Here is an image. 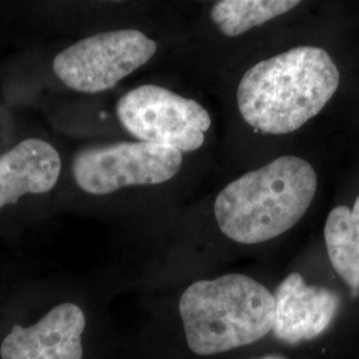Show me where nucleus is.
Listing matches in <instances>:
<instances>
[{"instance_id":"obj_7","label":"nucleus","mask_w":359,"mask_h":359,"mask_svg":"<svg viewBox=\"0 0 359 359\" xmlns=\"http://www.w3.org/2000/svg\"><path fill=\"white\" fill-rule=\"evenodd\" d=\"M274 294V337L287 345L320 338L335 321L341 298L334 290L310 285L299 273H292Z\"/></svg>"},{"instance_id":"obj_5","label":"nucleus","mask_w":359,"mask_h":359,"mask_svg":"<svg viewBox=\"0 0 359 359\" xmlns=\"http://www.w3.org/2000/svg\"><path fill=\"white\" fill-rule=\"evenodd\" d=\"M157 44L139 29H114L81 39L59 52L53 72L71 90L99 93L147 65Z\"/></svg>"},{"instance_id":"obj_3","label":"nucleus","mask_w":359,"mask_h":359,"mask_svg":"<svg viewBox=\"0 0 359 359\" xmlns=\"http://www.w3.org/2000/svg\"><path fill=\"white\" fill-rule=\"evenodd\" d=\"M187 344L209 357L253 345L273 330L274 294L238 273L192 283L180 298Z\"/></svg>"},{"instance_id":"obj_9","label":"nucleus","mask_w":359,"mask_h":359,"mask_svg":"<svg viewBox=\"0 0 359 359\" xmlns=\"http://www.w3.org/2000/svg\"><path fill=\"white\" fill-rule=\"evenodd\" d=\"M62 172L60 154L50 142L27 139L0 156V209L25 194L50 192Z\"/></svg>"},{"instance_id":"obj_12","label":"nucleus","mask_w":359,"mask_h":359,"mask_svg":"<svg viewBox=\"0 0 359 359\" xmlns=\"http://www.w3.org/2000/svg\"><path fill=\"white\" fill-rule=\"evenodd\" d=\"M258 359H286L281 357V355H265V357H261Z\"/></svg>"},{"instance_id":"obj_11","label":"nucleus","mask_w":359,"mask_h":359,"mask_svg":"<svg viewBox=\"0 0 359 359\" xmlns=\"http://www.w3.org/2000/svg\"><path fill=\"white\" fill-rule=\"evenodd\" d=\"M298 4L297 0H221L212 7L210 19L224 35L236 38L292 11Z\"/></svg>"},{"instance_id":"obj_6","label":"nucleus","mask_w":359,"mask_h":359,"mask_svg":"<svg viewBox=\"0 0 359 359\" xmlns=\"http://www.w3.org/2000/svg\"><path fill=\"white\" fill-rule=\"evenodd\" d=\"M182 167V154L149 142H115L80 149L72 160L77 187L105 196L124 188L158 185L173 179Z\"/></svg>"},{"instance_id":"obj_1","label":"nucleus","mask_w":359,"mask_h":359,"mask_svg":"<svg viewBox=\"0 0 359 359\" xmlns=\"http://www.w3.org/2000/svg\"><path fill=\"white\" fill-rule=\"evenodd\" d=\"M339 86V71L320 47H295L249 68L237 104L253 128L285 135L318 115Z\"/></svg>"},{"instance_id":"obj_4","label":"nucleus","mask_w":359,"mask_h":359,"mask_svg":"<svg viewBox=\"0 0 359 359\" xmlns=\"http://www.w3.org/2000/svg\"><path fill=\"white\" fill-rule=\"evenodd\" d=\"M116 114L123 128L139 142L175 148L181 154L201 148L212 124L201 104L154 84L123 95Z\"/></svg>"},{"instance_id":"obj_10","label":"nucleus","mask_w":359,"mask_h":359,"mask_svg":"<svg viewBox=\"0 0 359 359\" xmlns=\"http://www.w3.org/2000/svg\"><path fill=\"white\" fill-rule=\"evenodd\" d=\"M325 244L335 273L359 293V196L353 208L337 206L325 224Z\"/></svg>"},{"instance_id":"obj_2","label":"nucleus","mask_w":359,"mask_h":359,"mask_svg":"<svg viewBox=\"0 0 359 359\" xmlns=\"http://www.w3.org/2000/svg\"><path fill=\"white\" fill-rule=\"evenodd\" d=\"M317 173L301 157L286 154L243 175L218 193L215 216L229 240L266 243L304 217L317 192Z\"/></svg>"},{"instance_id":"obj_8","label":"nucleus","mask_w":359,"mask_h":359,"mask_svg":"<svg viewBox=\"0 0 359 359\" xmlns=\"http://www.w3.org/2000/svg\"><path fill=\"white\" fill-rule=\"evenodd\" d=\"M86 316L75 304L52 309L29 327L15 325L1 342V359H83Z\"/></svg>"}]
</instances>
